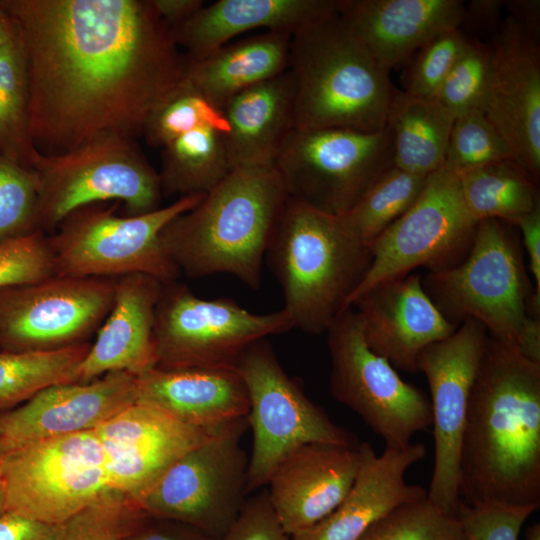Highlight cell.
<instances>
[{
    "label": "cell",
    "mask_w": 540,
    "mask_h": 540,
    "mask_svg": "<svg viewBox=\"0 0 540 540\" xmlns=\"http://www.w3.org/2000/svg\"><path fill=\"white\" fill-rule=\"evenodd\" d=\"M359 445L307 444L275 469L266 491L290 536L318 523L341 503L359 470Z\"/></svg>",
    "instance_id": "23"
},
{
    "label": "cell",
    "mask_w": 540,
    "mask_h": 540,
    "mask_svg": "<svg viewBox=\"0 0 540 540\" xmlns=\"http://www.w3.org/2000/svg\"><path fill=\"white\" fill-rule=\"evenodd\" d=\"M464 204L477 221L516 223L540 206L538 183L516 160L486 164L458 174Z\"/></svg>",
    "instance_id": "32"
},
{
    "label": "cell",
    "mask_w": 540,
    "mask_h": 540,
    "mask_svg": "<svg viewBox=\"0 0 540 540\" xmlns=\"http://www.w3.org/2000/svg\"><path fill=\"white\" fill-rule=\"evenodd\" d=\"M441 313L457 325L482 324L489 336L540 363V298L530 286L522 253L501 221L478 222L458 264L422 279Z\"/></svg>",
    "instance_id": "6"
},
{
    "label": "cell",
    "mask_w": 540,
    "mask_h": 540,
    "mask_svg": "<svg viewBox=\"0 0 540 540\" xmlns=\"http://www.w3.org/2000/svg\"><path fill=\"white\" fill-rule=\"evenodd\" d=\"M488 337L479 322L467 319L447 338L425 348L417 360L430 390L434 464L427 498L456 514L459 449L469 397Z\"/></svg>",
    "instance_id": "17"
},
{
    "label": "cell",
    "mask_w": 540,
    "mask_h": 540,
    "mask_svg": "<svg viewBox=\"0 0 540 540\" xmlns=\"http://www.w3.org/2000/svg\"><path fill=\"white\" fill-rule=\"evenodd\" d=\"M36 151L30 135L25 48L12 20V26L0 39V156L29 168Z\"/></svg>",
    "instance_id": "33"
},
{
    "label": "cell",
    "mask_w": 540,
    "mask_h": 540,
    "mask_svg": "<svg viewBox=\"0 0 540 540\" xmlns=\"http://www.w3.org/2000/svg\"><path fill=\"white\" fill-rule=\"evenodd\" d=\"M535 507L470 506L460 502L457 516L465 540H518Z\"/></svg>",
    "instance_id": "44"
},
{
    "label": "cell",
    "mask_w": 540,
    "mask_h": 540,
    "mask_svg": "<svg viewBox=\"0 0 540 540\" xmlns=\"http://www.w3.org/2000/svg\"><path fill=\"white\" fill-rule=\"evenodd\" d=\"M34 172L0 156V243L39 231Z\"/></svg>",
    "instance_id": "40"
},
{
    "label": "cell",
    "mask_w": 540,
    "mask_h": 540,
    "mask_svg": "<svg viewBox=\"0 0 540 540\" xmlns=\"http://www.w3.org/2000/svg\"><path fill=\"white\" fill-rule=\"evenodd\" d=\"M478 222L469 214L457 174L441 168L430 174L413 205L371 245V262L348 307L383 281L418 267L441 271L467 255Z\"/></svg>",
    "instance_id": "15"
},
{
    "label": "cell",
    "mask_w": 540,
    "mask_h": 540,
    "mask_svg": "<svg viewBox=\"0 0 540 540\" xmlns=\"http://www.w3.org/2000/svg\"><path fill=\"white\" fill-rule=\"evenodd\" d=\"M389 129H297L274 163L289 199L344 215L393 165Z\"/></svg>",
    "instance_id": "11"
},
{
    "label": "cell",
    "mask_w": 540,
    "mask_h": 540,
    "mask_svg": "<svg viewBox=\"0 0 540 540\" xmlns=\"http://www.w3.org/2000/svg\"><path fill=\"white\" fill-rule=\"evenodd\" d=\"M464 5L460 0H343L339 15L389 73L436 34L460 28Z\"/></svg>",
    "instance_id": "25"
},
{
    "label": "cell",
    "mask_w": 540,
    "mask_h": 540,
    "mask_svg": "<svg viewBox=\"0 0 540 540\" xmlns=\"http://www.w3.org/2000/svg\"><path fill=\"white\" fill-rule=\"evenodd\" d=\"M148 517L129 496L107 491L62 524L60 540H126Z\"/></svg>",
    "instance_id": "36"
},
{
    "label": "cell",
    "mask_w": 540,
    "mask_h": 540,
    "mask_svg": "<svg viewBox=\"0 0 540 540\" xmlns=\"http://www.w3.org/2000/svg\"><path fill=\"white\" fill-rule=\"evenodd\" d=\"M526 540H540V524L535 523L526 531Z\"/></svg>",
    "instance_id": "53"
},
{
    "label": "cell",
    "mask_w": 540,
    "mask_h": 540,
    "mask_svg": "<svg viewBox=\"0 0 540 540\" xmlns=\"http://www.w3.org/2000/svg\"><path fill=\"white\" fill-rule=\"evenodd\" d=\"M343 0H219L172 31L188 58L203 57L242 33L266 28L292 36L340 12Z\"/></svg>",
    "instance_id": "27"
},
{
    "label": "cell",
    "mask_w": 540,
    "mask_h": 540,
    "mask_svg": "<svg viewBox=\"0 0 540 540\" xmlns=\"http://www.w3.org/2000/svg\"><path fill=\"white\" fill-rule=\"evenodd\" d=\"M91 343L48 351H0V411L22 404L41 390L77 382Z\"/></svg>",
    "instance_id": "34"
},
{
    "label": "cell",
    "mask_w": 540,
    "mask_h": 540,
    "mask_svg": "<svg viewBox=\"0 0 540 540\" xmlns=\"http://www.w3.org/2000/svg\"><path fill=\"white\" fill-rule=\"evenodd\" d=\"M163 284L146 274L116 278L113 306L79 365L77 382L112 372L138 376L157 366L154 324Z\"/></svg>",
    "instance_id": "24"
},
{
    "label": "cell",
    "mask_w": 540,
    "mask_h": 540,
    "mask_svg": "<svg viewBox=\"0 0 540 540\" xmlns=\"http://www.w3.org/2000/svg\"><path fill=\"white\" fill-rule=\"evenodd\" d=\"M492 48L489 42L469 38L462 53L445 78L438 100L455 117L481 110L491 72Z\"/></svg>",
    "instance_id": "39"
},
{
    "label": "cell",
    "mask_w": 540,
    "mask_h": 540,
    "mask_svg": "<svg viewBox=\"0 0 540 540\" xmlns=\"http://www.w3.org/2000/svg\"><path fill=\"white\" fill-rule=\"evenodd\" d=\"M29 168L38 183L37 228L46 235L88 204L115 201L125 216L162 207L159 174L135 138L106 135L53 155L37 150Z\"/></svg>",
    "instance_id": "7"
},
{
    "label": "cell",
    "mask_w": 540,
    "mask_h": 540,
    "mask_svg": "<svg viewBox=\"0 0 540 540\" xmlns=\"http://www.w3.org/2000/svg\"><path fill=\"white\" fill-rule=\"evenodd\" d=\"M204 195L179 197L170 205L136 216L118 214V202L73 210L47 235L55 273L100 278L146 274L164 284L177 281L181 272L166 254L160 233Z\"/></svg>",
    "instance_id": "8"
},
{
    "label": "cell",
    "mask_w": 540,
    "mask_h": 540,
    "mask_svg": "<svg viewBox=\"0 0 540 540\" xmlns=\"http://www.w3.org/2000/svg\"><path fill=\"white\" fill-rule=\"evenodd\" d=\"M428 177V176H427ZM427 177L388 168L366 191L355 206L344 214L355 236L372 243L417 200Z\"/></svg>",
    "instance_id": "35"
},
{
    "label": "cell",
    "mask_w": 540,
    "mask_h": 540,
    "mask_svg": "<svg viewBox=\"0 0 540 540\" xmlns=\"http://www.w3.org/2000/svg\"><path fill=\"white\" fill-rule=\"evenodd\" d=\"M12 26V19L0 5V39L8 32Z\"/></svg>",
    "instance_id": "52"
},
{
    "label": "cell",
    "mask_w": 540,
    "mask_h": 540,
    "mask_svg": "<svg viewBox=\"0 0 540 540\" xmlns=\"http://www.w3.org/2000/svg\"><path fill=\"white\" fill-rule=\"evenodd\" d=\"M236 369L247 387L250 405L248 494L266 487L279 464L304 445L360 444L353 433L335 424L287 375L266 339L252 344Z\"/></svg>",
    "instance_id": "9"
},
{
    "label": "cell",
    "mask_w": 540,
    "mask_h": 540,
    "mask_svg": "<svg viewBox=\"0 0 540 540\" xmlns=\"http://www.w3.org/2000/svg\"><path fill=\"white\" fill-rule=\"evenodd\" d=\"M126 540H218L189 524L149 515Z\"/></svg>",
    "instance_id": "47"
},
{
    "label": "cell",
    "mask_w": 540,
    "mask_h": 540,
    "mask_svg": "<svg viewBox=\"0 0 540 540\" xmlns=\"http://www.w3.org/2000/svg\"><path fill=\"white\" fill-rule=\"evenodd\" d=\"M5 452V448L3 446V444L1 443L0 441V463H1V459H2V456ZM5 512V497H4V489H3V484H2V480H1V476H0V514Z\"/></svg>",
    "instance_id": "54"
},
{
    "label": "cell",
    "mask_w": 540,
    "mask_h": 540,
    "mask_svg": "<svg viewBox=\"0 0 540 540\" xmlns=\"http://www.w3.org/2000/svg\"><path fill=\"white\" fill-rule=\"evenodd\" d=\"M265 259L294 328L319 335L348 307L369 268L371 247L355 236L344 215L288 198Z\"/></svg>",
    "instance_id": "4"
},
{
    "label": "cell",
    "mask_w": 540,
    "mask_h": 540,
    "mask_svg": "<svg viewBox=\"0 0 540 540\" xmlns=\"http://www.w3.org/2000/svg\"><path fill=\"white\" fill-rule=\"evenodd\" d=\"M505 6L516 21L539 35L540 2L538 0L505 1Z\"/></svg>",
    "instance_id": "51"
},
{
    "label": "cell",
    "mask_w": 540,
    "mask_h": 540,
    "mask_svg": "<svg viewBox=\"0 0 540 540\" xmlns=\"http://www.w3.org/2000/svg\"><path fill=\"white\" fill-rule=\"evenodd\" d=\"M326 334L333 397L354 411L386 447L407 448L417 432L432 425L427 394L368 347L353 307L345 308Z\"/></svg>",
    "instance_id": "13"
},
{
    "label": "cell",
    "mask_w": 540,
    "mask_h": 540,
    "mask_svg": "<svg viewBox=\"0 0 540 540\" xmlns=\"http://www.w3.org/2000/svg\"><path fill=\"white\" fill-rule=\"evenodd\" d=\"M228 126L222 109L179 134L161 150L159 174L163 196L206 194L232 170L227 150Z\"/></svg>",
    "instance_id": "30"
},
{
    "label": "cell",
    "mask_w": 540,
    "mask_h": 540,
    "mask_svg": "<svg viewBox=\"0 0 540 540\" xmlns=\"http://www.w3.org/2000/svg\"><path fill=\"white\" fill-rule=\"evenodd\" d=\"M368 347L396 370L417 372L421 352L450 336L457 325L437 308L418 274L378 283L351 306Z\"/></svg>",
    "instance_id": "21"
},
{
    "label": "cell",
    "mask_w": 540,
    "mask_h": 540,
    "mask_svg": "<svg viewBox=\"0 0 540 540\" xmlns=\"http://www.w3.org/2000/svg\"><path fill=\"white\" fill-rule=\"evenodd\" d=\"M491 72L481 111L538 183L540 177L539 35L508 15L489 42Z\"/></svg>",
    "instance_id": "18"
},
{
    "label": "cell",
    "mask_w": 540,
    "mask_h": 540,
    "mask_svg": "<svg viewBox=\"0 0 540 540\" xmlns=\"http://www.w3.org/2000/svg\"><path fill=\"white\" fill-rule=\"evenodd\" d=\"M356 478L341 503L318 523L291 535L292 540H357L396 508L427 497V490L405 480L407 470L426 456L422 443L405 449L385 447L376 454L360 442Z\"/></svg>",
    "instance_id": "22"
},
{
    "label": "cell",
    "mask_w": 540,
    "mask_h": 540,
    "mask_svg": "<svg viewBox=\"0 0 540 540\" xmlns=\"http://www.w3.org/2000/svg\"><path fill=\"white\" fill-rule=\"evenodd\" d=\"M47 235L36 231L0 243V289L55 275Z\"/></svg>",
    "instance_id": "43"
},
{
    "label": "cell",
    "mask_w": 540,
    "mask_h": 540,
    "mask_svg": "<svg viewBox=\"0 0 540 540\" xmlns=\"http://www.w3.org/2000/svg\"><path fill=\"white\" fill-rule=\"evenodd\" d=\"M470 506H540V363L488 335L459 449Z\"/></svg>",
    "instance_id": "2"
},
{
    "label": "cell",
    "mask_w": 540,
    "mask_h": 540,
    "mask_svg": "<svg viewBox=\"0 0 540 540\" xmlns=\"http://www.w3.org/2000/svg\"><path fill=\"white\" fill-rule=\"evenodd\" d=\"M29 79L30 135L60 154L106 135L137 138L184 80L186 57L150 0H0Z\"/></svg>",
    "instance_id": "1"
},
{
    "label": "cell",
    "mask_w": 540,
    "mask_h": 540,
    "mask_svg": "<svg viewBox=\"0 0 540 540\" xmlns=\"http://www.w3.org/2000/svg\"><path fill=\"white\" fill-rule=\"evenodd\" d=\"M220 109L183 80L153 111L142 136L149 146L161 149L170 140L209 119Z\"/></svg>",
    "instance_id": "42"
},
{
    "label": "cell",
    "mask_w": 540,
    "mask_h": 540,
    "mask_svg": "<svg viewBox=\"0 0 540 540\" xmlns=\"http://www.w3.org/2000/svg\"><path fill=\"white\" fill-rule=\"evenodd\" d=\"M293 328L283 309L255 314L230 298L202 299L186 284L165 283L155 311L156 367L236 369L252 344Z\"/></svg>",
    "instance_id": "10"
},
{
    "label": "cell",
    "mask_w": 540,
    "mask_h": 540,
    "mask_svg": "<svg viewBox=\"0 0 540 540\" xmlns=\"http://www.w3.org/2000/svg\"><path fill=\"white\" fill-rule=\"evenodd\" d=\"M136 402L179 421L217 429L249 413L247 387L237 369H164L136 376Z\"/></svg>",
    "instance_id": "26"
},
{
    "label": "cell",
    "mask_w": 540,
    "mask_h": 540,
    "mask_svg": "<svg viewBox=\"0 0 540 540\" xmlns=\"http://www.w3.org/2000/svg\"><path fill=\"white\" fill-rule=\"evenodd\" d=\"M514 159L496 128L481 110L455 117L445 153L443 168L460 174L486 164Z\"/></svg>",
    "instance_id": "37"
},
{
    "label": "cell",
    "mask_w": 540,
    "mask_h": 540,
    "mask_svg": "<svg viewBox=\"0 0 540 540\" xmlns=\"http://www.w3.org/2000/svg\"><path fill=\"white\" fill-rule=\"evenodd\" d=\"M219 540H292L276 516L266 489L246 499L238 517Z\"/></svg>",
    "instance_id": "45"
},
{
    "label": "cell",
    "mask_w": 540,
    "mask_h": 540,
    "mask_svg": "<svg viewBox=\"0 0 540 540\" xmlns=\"http://www.w3.org/2000/svg\"><path fill=\"white\" fill-rule=\"evenodd\" d=\"M116 278L55 274L0 289V351H48L86 343L114 303Z\"/></svg>",
    "instance_id": "16"
},
{
    "label": "cell",
    "mask_w": 540,
    "mask_h": 540,
    "mask_svg": "<svg viewBox=\"0 0 540 540\" xmlns=\"http://www.w3.org/2000/svg\"><path fill=\"white\" fill-rule=\"evenodd\" d=\"M455 116L436 99L412 97L396 89L387 119L393 165L427 177L443 167Z\"/></svg>",
    "instance_id": "31"
},
{
    "label": "cell",
    "mask_w": 540,
    "mask_h": 540,
    "mask_svg": "<svg viewBox=\"0 0 540 540\" xmlns=\"http://www.w3.org/2000/svg\"><path fill=\"white\" fill-rule=\"evenodd\" d=\"M220 428H197L135 402L94 431L106 455L112 489L138 503L170 465Z\"/></svg>",
    "instance_id": "19"
},
{
    "label": "cell",
    "mask_w": 540,
    "mask_h": 540,
    "mask_svg": "<svg viewBox=\"0 0 540 540\" xmlns=\"http://www.w3.org/2000/svg\"><path fill=\"white\" fill-rule=\"evenodd\" d=\"M294 101V83L287 70L223 105L232 169L274 167L282 145L295 128Z\"/></svg>",
    "instance_id": "28"
},
{
    "label": "cell",
    "mask_w": 540,
    "mask_h": 540,
    "mask_svg": "<svg viewBox=\"0 0 540 540\" xmlns=\"http://www.w3.org/2000/svg\"><path fill=\"white\" fill-rule=\"evenodd\" d=\"M63 525L35 520L14 512L0 514V540H60Z\"/></svg>",
    "instance_id": "46"
},
{
    "label": "cell",
    "mask_w": 540,
    "mask_h": 540,
    "mask_svg": "<svg viewBox=\"0 0 540 540\" xmlns=\"http://www.w3.org/2000/svg\"><path fill=\"white\" fill-rule=\"evenodd\" d=\"M468 39L460 28H451L424 43L414 53L404 75L403 92L412 97L436 99Z\"/></svg>",
    "instance_id": "41"
},
{
    "label": "cell",
    "mask_w": 540,
    "mask_h": 540,
    "mask_svg": "<svg viewBox=\"0 0 540 540\" xmlns=\"http://www.w3.org/2000/svg\"><path fill=\"white\" fill-rule=\"evenodd\" d=\"M287 199L274 167L234 168L162 229L161 244L181 274H231L256 290Z\"/></svg>",
    "instance_id": "3"
},
{
    "label": "cell",
    "mask_w": 540,
    "mask_h": 540,
    "mask_svg": "<svg viewBox=\"0 0 540 540\" xmlns=\"http://www.w3.org/2000/svg\"><path fill=\"white\" fill-rule=\"evenodd\" d=\"M504 6L503 0H472L464 5L460 28L478 34L491 33L492 38L503 22L501 11Z\"/></svg>",
    "instance_id": "48"
},
{
    "label": "cell",
    "mask_w": 540,
    "mask_h": 540,
    "mask_svg": "<svg viewBox=\"0 0 540 540\" xmlns=\"http://www.w3.org/2000/svg\"><path fill=\"white\" fill-rule=\"evenodd\" d=\"M519 227L529 258V270L535 280V293L540 298V206L521 218Z\"/></svg>",
    "instance_id": "49"
},
{
    "label": "cell",
    "mask_w": 540,
    "mask_h": 540,
    "mask_svg": "<svg viewBox=\"0 0 540 540\" xmlns=\"http://www.w3.org/2000/svg\"><path fill=\"white\" fill-rule=\"evenodd\" d=\"M291 39L289 33L267 31L222 45L200 58L185 55L184 80L222 108L240 92L287 71Z\"/></svg>",
    "instance_id": "29"
},
{
    "label": "cell",
    "mask_w": 540,
    "mask_h": 540,
    "mask_svg": "<svg viewBox=\"0 0 540 540\" xmlns=\"http://www.w3.org/2000/svg\"><path fill=\"white\" fill-rule=\"evenodd\" d=\"M247 429V417L218 429L170 465L139 506L151 516L189 524L219 540L247 499L249 456L241 446Z\"/></svg>",
    "instance_id": "14"
},
{
    "label": "cell",
    "mask_w": 540,
    "mask_h": 540,
    "mask_svg": "<svg viewBox=\"0 0 540 540\" xmlns=\"http://www.w3.org/2000/svg\"><path fill=\"white\" fill-rule=\"evenodd\" d=\"M0 476L5 511L51 524L114 491L94 429L5 450Z\"/></svg>",
    "instance_id": "12"
},
{
    "label": "cell",
    "mask_w": 540,
    "mask_h": 540,
    "mask_svg": "<svg viewBox=\"0 0 540 540\" xmlns=\"http://www.w3.org/2000/svg\"><path fill=\"white\" fill-rule=\"evenodd\" d=\"M357 540H465V536L456 514L425 497L396 508Z\"/></svg>",
    "instance_id": "38"
},
{
    "label": "cell",
    "mask_w": 540,
    "mask_h": 540,
    "mask_svg": "<svg viewBox=\"0 0 540 540\" xmlns=\"http://www.w3.org/2000/svg\"><path fill=\"white\" fill-rule=\"evenodd\" d=\"M135 402L136 376L127 372L52 385L18 407L0 411V441L8 450L92 430Z\"/></svg>",
    "instance_id": "20"
},
{
    "label": "cell",
    "mask_w": 540,
    "mask_h": 540,
    "mask_svg": "<svg viewBox=\"0 0 540 540\" xmlns=\"http://www.w3.org/2000/svg\"><path fill=\"white\" fill-rule=\"evenodd\" d=\"M158 16L173 31L191 19L203 6L202 0H150Z\"/></svg>",
    "instance_id": "50"
},
{
    "label": "cell",
    "mask_w": 540,
    "mask_h": 540,
    "mask_svg": "<svg viewBox=\"0 0 540 540\" xmlns=\"http://www.w3.org/2000/svg\"><path fill=\"white\" fill-rule=\"evenodd\" d=\"M288 71L295 89V128H386L396 88L339 13L292 36Z\"/></svg>",
    "instance_id": "5"
}]
</instances>
